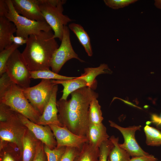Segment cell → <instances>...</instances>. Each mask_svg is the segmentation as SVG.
I'll return each mask as SVG.
<instances>
[{
    "label": "cell",
    "mask_w": 161,
    "mask_h": 161,
    "mask_svg": "<svg viewBox=\"0 0 161 161\" xmlns=\"http://www.w3.org/2000/svg\"><path fill=\"white\" fill-rule=\"evenodd\" d=\"M48 126L56 139V148L65 146L81 149L83 145L88 142L86 137L76 135L64 126L61 127L53 124H50Z\"/></svg>",
    "instance_id": "8fae6325"
},
{
    "label": "cell",
    "mask_w": 161,
    "mask_h": 161,
    "mask_svg": "<svg viewBox=\"0 0 161 161\" xmlns=\"http://www.w3.org/2000/svg\"><path fill=\"white\" fill-rule=\"evenodd\" d=\"M55 84H61L63 86V94L61 100H67L68 96L72 92L80 88L87 86L86 81L79 77L67 80H51Z\"/></svg>",
    "instance_id": "ac0fdd59"
},
{
    "label": "cell",
    "mask_w": 161,
    "mask_h": 161,
    "mask_svg": "<svg viewBox=\"0 0 161 161\" xmlns=\"http://www.w3.org/2000/svg\"><path fill=\"white\" fill-rule=\"evenodd\" d=\"M45 20L53 31L54 37L61 41L64 27L73 20L63 13L64 0H37Z\"/></svg>",
    "instance_id": "277c9868"
},
{
    "label": "cell",
    "mask_w": 161,
    "mask_h": 161,
    "mask_svg": "<svg viewBox=\"0 0 161 161\" xmlns=\"http://www.w3.org/2000/svg\"><path fill=\"white\" fill-rule=\"evenodd\" d=\"M20 46L13 43L0 52V75L5 72V66L9 58Z\"/></svg>",
    "instance_id": "484cf974"
},
{
    "label": "cell",
    "mask_w": 161,
    "mask_h": 161,
    "mask_svg": "<svg viewBox=\"0 0 161 161\" xmlns=\"http://www.w3.org/2000/svg\"><path fill=\"white\" fill-rule=\"evenodd\" d=\"M113 146L109 139L103 143L99 148V161H107L109 154Z\"/></svg>",
    "instance_id": "83f0119b"
},
{
    "label": "cell",
    "mask_w": 161,
    "mask_h": 161,
    "mask_svg": "<svg viewBox=\"0 0 161 161\" xmlns=\"http://www.w3.org/2000/svg\"><path fill=\"white\" fill-rule=\"evenodd\" d=\"M55 85L51 80L42 79L35 86L21 89L29 101L41 115Z\"/></svg>",
    "instance_id": "52a82bcc"
},
{
    "label": "cell",
    "mask_w": 161,
    "mask_h": 161,
    "mask_svg": "<svg viewBox=\"0 0 161 161\" xmlns=\"http://www.w3.org/2000/svg\"><path fill=\"white\" fill-rule=\"evenodd\" d=\"M0 14L4 15L14 24L17 29L16 36L25 39H27L30 35L42 31L52 30L46 21L31 20L18 14L11 0H0Z\"/></svg>",
    "instance_id": "3957f363"
},
{
    "label": "cell",
    "mask_w": 161,
    "mask_h": 161,
    "mask_svg": "<svg viewBox=\"0 0 161 161\" xmlns=\"http://www.w3.org/2000/svg\"><path fill=\"white\" fill-rule=\"evenodd\" d=\"M3 161H15L12 157L9 154H6L3 158Z\"/></svg>",
    "instance_id": "d590c367"
},
{
    "label": "cell",
    "mask_w": 161,
    "mask_h": 161,
    "mask_svg": "<svg viewBox=\"0 0 161 161\" xmlns=\"http://www.w3.org/2000/svg\"><path fill=\"white\" fill-rule=\"evenodd\" d=\"M110 126L118 129L122 133L124 139L120 146L126 150L132 157L148 155L149 154L143 151L137 142L135 137L136 131L140 130L141 126H134L124 128L113 122L109 120Z\"/></svg>",
    "instance_id": "30bf717a"
},
{
    "label": "cell",
    "mask_w": 161,
    "mask_h": 161,
    "mask_svg": "<svg viewBox=\"0 0 161 161\" xmlns=\"http://www.w3.org/2000/svg\"><path fill=\"white\" fill-rule=\"evenodd\" d=\"M68 100L59 99L57 102L58 119L63 125L75 134L86 136L90 124L89 109L90 103L98 94L84 87L72 92Z\"/></svg>",
    "instance_id": "6da1fadb"
},
{
    "label": "cell",
    "mask_w": 161,
    "mask_h": 161,
    "mask_svg": "<svg viewBox=\"0 0 161 161\" xmlns=\"http://www.w3.org/2000/svg\"><path fill=\"white\" fill-rule=\"evenodd\" d=\"M38 142L32 134L27 131L22 141V161H33Z\"/></svg>",
    "instance_id": "d6986e66"
},
{
    "label": "cell",
    "mask_w": 161,
    "mask_h": 161,
    "mask_svg": "<svg viewBox=\"0 0 161 161\" xmlns=\"http://www.w3.org/2000/svg\"><path fill=\"white\" fill-rule=\"evenodd\" d=\"M109 70L106 64H102L96 67L84 68V73L79 77L86 81L87 87L94 90L97 86L96 77L100 74L107 73Z\"/></svg>",
    "instance_id": "e0dca14e"
},
{
    "label": "cell",
    "mask_w": 161,
    "mask_h": 161,
    "mask_svg": "<svg viewBox=\"0 0 161 161\" xmlns=\"http://www.w3.org/2000/svg\"><path fill=\"white\" fill-rule=\"evenodd\" d=\"M10 40L13 43H14L20 46L21 45L26 44L27 39L24 38L21 36H15L13 35L11 36Z\"/></svg>",
    "instance_id": "836d02e7"
},
{
    "label": "cell",
    "mask_w": 161,
    "mask_h": 161,
    "mask_svg": "<svg viewBox=\"0 0 161 161\" xmlns=\"http://www.w3.org/2000/svg\"><path fill=\"white\" fill-rule=\"evenodd\" d=\"M129 161H158V159L152 155L132 157Z\"/></svg>",
    "instance_id": "d6a6232c"
},
{
    "label": "cell",
    "mask_w": 161,
    "mask_h": 161,
    "mask_svg": "<svg viewBox=\"0 0 161 161\" xmlns=\"http://www.w3.org/2000/svg\"><path fill=\"white\" fill-rule=\"evenodd\" d=\"M13 82L6 72L0 75V95L6 91Z\"/></svg>",
    "instance_id": "4dcf8cb0"
},
{
    "label": "cell",
    "mask_w": 161,
    "mask_h": 161,
    "mask_svg": "<svg viewBox=\"0 0 161 161\" xmlns=\"http://www.w3.org/2000/svg\"><path fill=\"white\" fill-rule=\"evenodd\" d=\"M86 137L91 145L98 148L109 137L106 127L102 123L99 125L90 123Z\"/></svg>",
    "instance_id": "9a60e30c"
},
{
    "label": "cell",
    "mask_w": 161,
    "mask_h": 161,
    "mask_svg": "<svg viewBox=\"0 0 161 161\" xmlns=\"http://www.w3.org/2000/svg\"><path fill=\"white\" fill-rule=\"evenodd\" d=\"M16 12L30 19L45 21L39 8L37 0H11Z\"/></svg>",
    "instance_id": "5bb4252c"
},
{
    "label": "cell",
    "mask_w": 161,
    "mask_h": 161,
    "mask_svg": "<svg viewBox=\"0 0 161 161\" xmlns=\"http://www.w3.org/2000/svg\"><path fill=\"white\" fill-rule=\"evenodd\" d=\"M5 72L12 81L19 87L26 88L30 87V75L21 53L18 49L11 55L5 66Z\"/></svg>",
    "instance_id": "8992f818"
},
{
    "label": "cell",
    "mask_w": 161,
    "mask_h": 161,
    "mask_svg": "<svg viewBox=\"0 0 161 161\" xmlns=\"http://www.w3.org/2000/svg\"><path fill=\"white\" fill-rule=\"evenodd\" d=\"M97 98L91 101L89 109L88 117L90 123L95 125L102 123L103 118L101 110V106Z\"/></svg>",
    "instance_id": "603a6c76"
},
{
    "label": "cell",
    "mask_w": 161,
    "mask_h": 161,
    "mask_svg": "<svg viewBox=\"0 0 161 161\" xmlns=\"http://www.w3.org/2000/svg\"><path fill=\"white\" fill-rule=\"evenodd\" d=\"M137 0H104L105 4L114 9H117L134 3Z\"/></svg>",
    "instance_id": "f1b7e54d"
},
{
    "label": "cell",
    "mask_w": 161,
    "mask_h": 161,
    "mask_svg": "<svg viewBox=\"0 0 161 161\" xmlns=\"http://www.w3.org/2000/svg\"><path fill=\"white\" fill-rule=\"evenodd\" d=\"M0 102L32 122L38 124L41 114L29 102L21 88L14 83L0 95Z\"/></svg>",
    "instance_id": "5b68a950"
},
{
    "label": "cell",
    "mask_w": 161,
    "mask_h": 161,
    "mask_svg": "<svg viewBox=\"0 0 161 161\" xmlns=\"http://www.w3.org/2000/svg\"><path fill=\"white\" fill-rule=\"evenodd\" d=\"M52 30L30 35L21 53L30 71L49 70L53 54L59 46Z\"/></svg>",
    "instance_id": "7a4b0ae2"
},
{
    "label": "cell",
    "mask_w": 161,
    "mask_h": 161,
    "mask_svg": "<svg viewBox=\"0 0 161 161\" xmlns=\"http://www.w3.org/2000/svg\"><path fill=\"white\" fill-rule=\"evenodd\" d=\"M66 147L63 146L52 149L45 145L44 150L47 156V161H59L65 151Z\"/></svg>",
    "instance_id": "4316f807"
},
{
    "label": "cell",
    "mask_w": 161,
    "mask_h": 161,
    "mask_svg": "<svg viewBox=\"0 0 161 161\" xmlns=\"http://www.w3.org/2000/svg\"><path fill=\"white\" fill-rule=\"evenodd\" d=\"M20 122L15 112L7 121L0 122V137L2 141L15 143L22 152V141L27 128Z\"/></svg>",
    "instance_id": "9c48e42d"
},
{
    "label": "cell",
    "mask_w": 161,
    "mask_h": 161,
    "mask_svg": "<svg viewBox=\"0 0 161 161\" xmlns=\"http://www.w3.org/2000/svg\"><path fill=\"white\" fill-rule=\"evenodd\" d=\"M58 89V85H55L43 112L39 118L37 124L46 126L53 124L59 126H63L60 121L57 115L58 111L56 97Z\"/></svg>",
    "instance_id": "4fadbf2b"
},
{
    "label": "cell",
    "mask_w": 161,
    "mask_h": 161,
    "mask_svg": "<svg viewBox=\"0 0 161 161\" xmlns=\"http://www.w3.org/2000/svg\"><path fill=\"white\" fill-rule=\"evenodd\" d=\"M99 148L85 143L74 161H99Z\"/></svg>",
    "instance_id": "7402d4cb"
},
{
    "label": "cell",
    "mask_w": 161,
    "mask_h": 161,
    "mask_svg": "<svg viewBox=\"0 0 161 161\" xmlns=\"http://www.w3.org/2000/svg\"><path fill=\"white\" fill-rule=\"evenodd\" d=\"M20 121L30 131L36 138L51 149L56 148L57 142L48 125L43 126L32 122L21 114L17 112Z\"/></svg>",
    "instance_id": "7c38bea8"
},
{
    "label": "cell",
    "mask_w": 161,
    "mask_h": 161,
    "mask_svg": "<svg viewBox=\"0 0 161 161\" xmlns=\"http://www.w3.org/2000/svg\"><path fill=\"white\" fill-rule=\"evenodd\" d=\"M80 150L76 148L66 147L65 151L59 161H74Z\"/></svg>",
    "instance_id": "f546056e"
},
{
    "label": "cell",
    "mask_w": 161,
    "mask_h": 161,
    "mask_svg": "<svg viewBox=\"0 0 161 161\" xmlns=\"http://www.w3.org/2000/svg\"><path fill=\"white\" fill-rule=\"evenodd\" d=\"M114 146L109 154L107 161H129L131 156L127 152L120 147L119 143V138L113 135L109 139Z\"/></svg>",
    "instance_id": "44dd1931"
},
{
    "label": "cell",
    "mask_w": 161,
    "mask_h": 161,
    "mask_svg": "<svg viewBox=\"0 0 161 161\" xmlns=\"http://www.w3.org/2000/svg\"><path fill=\"white\" fill-rule=\"evenodd\" d=\"M152 122L154 123L159 129H161V114L160 116L156 114L151 115Z\"/></svg>",
    "instance_id": "e575fe53"
},
{
    "label": "cell",
    "mask_w": 161,
    "mask_h": 161,
    "mask_svg": "<svg viewBox=\"0 0 161 161\" xmlns=\"http://www.w3.org/2000/svg\"><path fill=\"white\" fill-rule=\"evenodd\" d=\"M146 137V144L150 146L161 145V132L153 127L146 125L144 128Z\"/></svg>",
    "instance_id": "d4e9b609"
},
{
    "label": "cell",
    "mask_w": 161,
    "mask_h": 161,
    "mask_svg": "<svg viewBox=\"0 0 161 161\" xmlns=\"http://www.w3.org/2000/svg\"><path fill=\"white\" fill-rule=\"evenodd\" d=\"M31 78L42 79H56L67 80L75 78L76 77H70L63 76L49 70H41L37 71H30Z\"/></svg>",
    "instance_id": "cb8c5ba5"
},
{
    "label": "cell",
    "mask_w": 161,
    "mask_h": 161,
    "mask_svg": "<svg viewBox=\"0 0 161 161\" xmlns=\"http://www.w3.org/2000/svg\"><path fill=\"white\" fill-rule=\"evenodd\" d=\"M68 27L76 35L88 55L92 56L93 55V52L90 39L83 27L79 24L73 23L70 24Z\"/></svg>",
    "instance_id": "ffe728a7"
},
{
    "label": "cell",
    "mask_w": 161,
    "mask_h": 161,
    "mask_svg": "<svg viewBox=\"0 0 161 161\" xmlns=\"http://www.w3.org/2000/svg\"><path fill=\"white\" fill-rule=\"evenodd\" d=\"M14 24L3 15L0 14V51L11 45L10 38L16 32Z\"/></svg>",
    "instance_id": "2e32d148"
},
{
    "label": "cell",
    "mask_w": 161,
    "mask_h": 161,
    "mask_svg": "<svg viewBox=\"0 0 161 161\" xmlns=\"http://www.w3.org/2000/svg\"><path fill=\"white\" fill-rule=\"evenodd\" d=\"M154 5L157 8L161 9V0H155Z\"/></svg>",
    "instance_id": "8d00e7d4"
},
{
    "label": "cell",
    "mask_w": 161,
    "mask_h": 161,
    "mask_svg": "<svg viewBox=\"0 0 161 161\" xmlns=\"http://www.w3.org/2000/svg\"><path fill=\"white\" fill-rule=\"evenodd\" d=\"M61 41L60 46L53 53L50 62L52 71L58 74L65 63L70 59L75 58L80 62H84L78 57L73 48L69 29L67 26L64 27Z\"/></svg>",
    "instance_id": "ba28073f"
},
{
    "label": "cell",
    "mask_w": 161,
    "mask_h": 161,
    "mask_svg": "<svg viewBox=\"0 0 161 161\" xmlns=\"http://www.w3.org/2000/svg\"><path fill=\"white\" fill-rule=\"evenodd\" d=\"M43 143L41 142H38L35 155L33 161H45Z\"/></svg>",
    "instance_id": "1f68e13d"
}]
</instances>
